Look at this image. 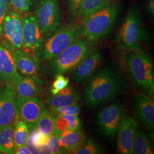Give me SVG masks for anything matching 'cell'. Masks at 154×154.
I'll list each match as a JSON object with an SVG mask.
<instances>
[{"label": "cell", "mask_w": 154, "mask_h": 154, "mask_svg": "<svg viewBox=\"0 0 154 154\" xmlns=\"http://www.w3.org/2000/svg\"><path fill=\"white\" fill-rule=\"evenodd\" d=\"M128 87L125 78L113 66L99 67L87 80L85 100L87 107L93 109L114 99Z\"/></svg>", "instance_id": "cell-1"}, {"label": "cell", "mask_w": 154, "mask_h": 154, "mask_svg": "<svg viewBox=\"0 0 154 154\" xmlns=\"http://www.w3.org/2000/svg\"><path fill=\"white\" fill-rule=\"evenodd\" d=\"M120 11V3L113 1L81 20L82 37L93 44L104 38L114 27Z\"/></svg>", "instance_id": "cell-2"}, {"label": "cell", "mask_w": 154, "mask_h": 154, "mask_svg": "<svg viewBox=\"0 0 154 154\" xmlns=\"http://www.w3.org/2000/svg\"><path fill=\"white\" fill-rule=\"evenodd\" d=\"M125 63L130 78L135 86L142 91L154 97V65L148 52L128 51Z\"/></svg>", "instance_id": "cell-3"}, {"label": "cell", "mask_w": 154, "mask_h": 154, "mask_svg": "<svg viewBox=\"0 0 154 154\" xmlns=\"http://www.w3.org/2000/svg\"><path fill=\"white\" fill-rule=\"evenodd\" d=\"M149 35L144 26L138 8L132 7L127 13L116 35L119 48L127 51L142 50L143 44L149 41Z\"/></svg>", "instance_id": "cell-4"}, {"label": "cell", "mask_w": 154, "mask_h": 154, "mask_svg": "<svg viewBox=\"0 0 154 154\" xmlns=\"http://www.w3.org/2000/svg\"><path fill=\"white\" fill-rule=\"evenodd\" d=\"M93 43L80 37L49 62L48 71L50 75L73 72L92 49Z\"/></svg>", "instance_id": "cell-5"}, {"label": "cell", "mask_w": 154, "mask_h": 154, "mask_svg": "<svg viewBox=\"0 0 154 154\" xmlns=\"http://www.w3.org/2000/svg\"><path fill=\"white\" fill-rule=\"evenodd\" d=\"M82 32L81 23H66L57 29L44 41L39 60L45 61L51 60L81 37Z\"/></svg>", "instance_id": "cell-6"}, {"label": "cell", "mask_w": 154, "mask_h": 154, "mask_svg": "<svg viewBox=\"0 0 154 154\" xmlns=\"http://www.w3.org/2000/svg\"><path fill=\"white\" fill-rule=\"evenodd\" d=\"M23 46L22 50L40 58L44 44L42 32L35 13L28 11L22 15Z\"/></svg>", "instance_id": "cell-7"}, {"label": "cell", "mask_w": 154, "mask_h": 154, "mask_svg": "<svg viewBox=\"0 0 154 154\" xmlns=\"http://www.w3.org/2000/svg\"><path fill=\"white\" fill-rule=\"evenodd\" d=\"M35 14L42 33H53L61 24L62 12L60 0H39Z\"/></svg>", "instance_id": "cell-8"}, {"label": "cell", "mask_w": 154, "mask_h": 154, "mask_svg": "<svg viewBox=\"0 0 154 154\" xmlns=\"http://www.w3.org/2000/svg\"><path fill=\"white\" fill-rule=\"evenodd\" d=\"M5 46L14 51L22 49L23 46V18L20 13L11 10L8 11L2 25L0 35Z\"/></svg>", "instance_id": "cell-9"}, {"label": "cell", "mask_w": 154, "mask_h": 154, "mask_svg": "<svg viewBox=\"0 0 154 154\" xmlns=\"http://www.w3.org/2000/svg\"><path fill=\"white\" fill-rule=\"evenodd\" d=\"M125 112V106L120 102L113 103L99 110L96 121L105 137L109 139L115 137Z\"/></svg>", "instance_id": "cell-10"}, {"label": "cell", "mask_w": 154, "mask_h": 154, "mask_svg": "<svg viewBox=\"0 0 154 154\" xmlns=\"http://www.w3.org/2000/svg\"><path fill=\"white\" fill-rule=\"evenodd\" d=\"M44 108L43 100L39 97L17 98L16 118L23 122L29 128L37 127L41 111Z\"/></svg>", "instance_id": "cell-11"}, {"label": "cell", "mask_w": 154, "mask_h": 154, "mask_svg": "<svg viewBox=\"0 0 154 154\" xmlns=\"http://www.w3.org/2000/svg\"><path fill=\"white\" fill-rule=\"evenodd\" d=\"M132 110L138 121L149 131L154 130L153 98L143 93L135 94L132 99Z\"/></svg>", "instance_id": "cell-12"}, {"label": "cell", "mask_w": 154, "mask_h": 154, "mask_svg": "<svg viewBox=\"0 0 154 154\" xmlns=\"http://www.w3.org/2000/svg\"><path fill=\"white\" fill-rule=\"evenodd\" d=\"M17 97L11 83L0 86V128L14 123Z\"/></svg>", "instance_id": "cell-13"}, {"label": "cell", "mask_w": 154, "mask_h": 154, "mask_svg": "<svg viewBox=\"0 0 154 154\" xmlns=\"http://www.w3.org/2000/svg\"><path fill=\"white\" fill-rule=\"evenodd\" d=\"M138 126V122L132 116L124 114L116 133L118 154H132L134 139Z\"/></svg>", "instance_id": "cell-14"}, {"label": "cell", "mask_w": 154, "mask_h": 154, "mask_svg": "<svg viewBox=\"0 0 154 154\" xmlns=\"http://www.w3.org/2000/svg\"><path fill=\"white\" fill-rule=\"evenodd\" d=\"M103 61L102 51L92 49L73 70L72 80L78 84L85 82L101 66Z\"/></svg>", "instance_id": "cell-15"}, {"label": "cell", "mask_w": 154, "mask_h": 154, "mask_svg": "<svg viewBox=\"0 0 154 154\" xmlns=\"http://www.w3.org/2000/svg\"><path fill=\"white\" fill-rule=\"evenodd\" d=\"M22 77L17 70L13 52L0 44V82L13 85Z\"/></svg>", "instance_id": "cell-16"}, {"label": "cell", "mask_w": 154, "mask_h": 154, "mask_svg": "<svg viewBox=\"0 0 154 154\" xmlns=\"http://www.w3.org/2000/svg\"><path fill=\"white\" fill-rule=\"evenodd\" d=\"M46 82L35 76L22 77L13 85L17 98L38 97L42 93Z\"/></svg>", "instance_id": "cell-17"}, {"label": "cell", "mask_w": 154, "mask_h": 154, "mask_svg": "<svg viewBox=\"0 0 154 154\" xmlns=\"http://www.w3.org/2000/svg\"><path fill=\"white\" fill-rule=\"evenodd\" d=\"M13 56L18 72L23 76H35L39 71V59L22 49L13 51Z\"/></svg>", "instance_id": "cell-18"}, {"label": "cell", "mask_w": 154, "mask_h": 154, "mask_svg": "<svg viewBox=\"0 0 154 154\" xmlns=\"http://www.w3.org/2000/svg\"><path fill=\"white\" fill-rule=\"evenodd\" d=\"M79 93L72 86H66L58 93L49 97L46 103L50 110L68 105L77 104L80 100Z\"/></svg>", "instance_id": "cell-19"}, {"label": "cell", "mask_w": 154, "mask_h": 154, "mask_svg": "<svg viewBox=\"0 0 154 154\" xmlns=\"http://www.w3.org/2000/svg\"><path fill=\"white\" fill-rule=\"evenodd\" d=\"M86 138L81 130H66L60 135V146L62 154H76Z\"/></svg>", "instance_id": "cell-20"}, {"label": "cell", "mask_w": 154, "mask_h": 154, "mask_svg": "<svg viewBox=\"0 0 154 154\" xmlns=\"http://www.w3.org/2000/svg\"><path fill=\"white\" fill-rule=\"evenodd\" d=\"M14 123L0 128V151L6 154H14L15 143Z\"/></svg>", "instance_id": "cell-21"}, {"label": "cell", "mask_w": 154, "mask_h": 154, "mask_svg": "<svg viewBox=\"0 0 154 154\" xmlns=\"http://www.w3.org/2000/svg\"><path fill=\"white\" fill-rule=\"evenodd\" d=\"M54 132L61 134L66 130H81V123L78 116L63 115L54 116Z\"/></svg>", "instance_id": "cell-22"}, {"label": "cell", "mask_w": 154, "mask_h": 154, "mask_svg": "<svg viewBox=\"0 0 154 154\" xmlns=\"http://www.w3.org/2000/svg\"><path fill=\"white\" fill-rule=\"evenodd\" d=\"M154 147L151 137L142 130L135 132L132 146L134 154H153Z\"/></svg>", "instance_id": "cell-23"}, {"label": "cell", "mask_w": 154, "mask_h": 154, "mask_svg": "<svg viewBox=\"0 0 154 154\" xmlns=\"http://www.w3.org/2000/svg\"><path fill=\"white\" fill-rule=\"evenodd\" d=\"M114 0H82L78 9L77 18L82 20Z\"/></svg>", "instance_id": "cell-24"}, {"label": "cell", "mask_w": 154, "mask_h": 154, "mask_svg": "<svg viewBox=\"0 0 154 154\" xmlns=\"http://www.w3.org/2000/svg\"><path fill=\"white\" fill-rule=\"evenodd\" d=\"M37 128L41 132L48 136L54 132V116L51 111L45 107L39 116Z\"/></svg>", "instance_id": "cell-25"}, {"label": "cell", "mask_w": 154, "mask_h": 154, "mask_svg": "<svg viewBox=\"0 0 154 154\" xmlns=\"http://www.w3.org/2000/svg\"><path fill=\"white\" fill-rule=\"evenodd\" d=\"M15 125V143L16 149L26 144L29 136V127L21 120L16 118Z\"/></svg>", "instance_id": "cell-26"}, {"label": "cell", "mask_w": 154, "mask_h": 154, "mask_svg": "<svg viewBox=\"0 0 154 154\" xmlns=\"http://www.w3.org/2000/svg\"><path fill=\"white\" fill-rule=\"evenodd\" d=\"M104 149L99 143L91 139H85L76 154H100L104 153Z\"/></svg>", "instance_id": "cell-27"}, {"label": "cell", "mask_w": 154, "mask_h": 154, "mask_svg": "<svg viewBox=\"0 0 154 154\" xmlns=\"http://www.w3.org/2000/svg\"><path fill=\"white\" fill-rule=\"evenodd\" d=\"M49 139V136L42 133L37 127L32 130V132L29 134V136L28 139V140L33 146L38 149L39 152L41 147L48 144Z\"/></svg>", "instance_id": "cell-28"}, {"label": "cell", "mask_w": 154, "mask_h": 154, "mask_svg": "<svg viewBox=\"0 0 154 154\" xmlns=\"http://www.w3.org/2000/svg\"><path fill=\"white\" fill-rule=\"evenodd\" d=\"M51 112L54 116L63 115H72L78 116L81 112V107L78 104L68 105L61 107L51 109Z\"/></svg>", "instance_id": "cell-29"}, {"label": "cell", "mask_w": 154, "mask_h": 154, "mask_svg": "<svg viewBox=\"0 0 154 154\" xmlns=\"http://www.w3.org/2000/svg\"><path fill=\"white\" fill-rule=\"evenodd\" d=\"M9 3L13 11L23 15L30 11L33 0H9Z\"/></svg>", "instance_id": "cell-30"}, {"label": "cell", "mask_w": 154, "mask_h": 154, "mask_svg": "<svg viewBox=\"0 0 154 154\" xmlns=\"http://www.w3.org/2000/svg\"><path fill=\"white\" fill-rule=\"evenodd\" d=\"M69 78L66 77L62 74H58L55 75V79L53 81L51 88L50 90L51 93L54 95L58 93L61 90L68 86L69 83Z\"/></svg>", "instance_id": "cell-31"}, {"label": "cell", "mask_w": 154, "mask_h": 154, "mask_svg": "<svg viewBox=\"0 0 154 154\" xmlns=\"http://www.w3.org/2000/svg\"><path fill=\"white\" fill-rule=\"evenodd\" d=\"M48 145L51 149V154H62L61 147L60 146V134L53 132L49 136Z\"/></svg>", "instance_id": "cell-32"}, {"label": "cell", "mask_w": 154, "mask_h": 154, "mask_svg": "<svg viewBox=\"0 0 154 154\" xmlns=\"http://www.w3.org/2000/svg\"><path fill=\"white\" fill-rule=\"evenodd\" d=\"M9 0H0V35L2 33L3 23L9 11Z\"/></svg>", "instance_id": "cell-33"}, {"label": "cell", "mask_w": 154, "mask_h": 154, "mask_svg": "<svg viewBox=\"0 0 154 154\" xmlns=\"http://www.w3.org/2000/svg\"><path fill=\"white\" fill-rule=\"evenodd\" d=\"M82 0H66L68 11L71 16L76 18L78 9Z\"/></svg>", "instance_id": "cell-34"}, {"label": "cell", "mask_w": 154, "mask_h": 154, "mask_svg": "<svg viewBox=\"0 0 154 154\" xmlns=\"http://www.w3.org/2000/svg\"><path fill=\"white\" fill-rule=\"evenodd\" d=\"M14 154H31V152L30 149H28L26 145L21 146L18 148H17L14 152Z\"/></svg>", "instance_id": "cell-35"}, {"label": "cell", "mask_w": 154, "mask_h": 154, "mask_svg": "<svg viewBox=\"0 0 154 154\" xmlns=\"http://www.w3.org/2000/svg\"><path fill=\"white\" fill-rule=\"evenodd\" d=\"M147 10L149 14L152 16L154 14V0L147 1Z\"/></svg>", "instance_id": "cell-36"}]
</instances>
